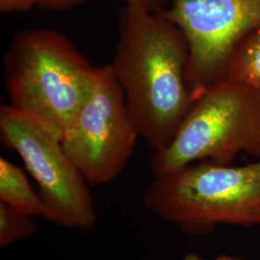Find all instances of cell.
<instances>
[{"label": "cell", "mask_w": 260, "mask_h": 260, "mask_svg": "<svg viewBox=\"0 0 260 260\" xmlns=\"http://www.w3.org/2000/svg\"><path fill=\"white\" fill-rule=\"evenodd\" d=\"M111 66L140 138L164 149L194 102L185 36L163 10L124 5Z\"/></svg>", "instance_id": "cell-1"}, {"label": "cell", "mask_w": 260, "mask_h": 260, "mask_svg": "<svg viewBox=\"0 0 260 260\" xmlns=\"http://www.w3.org/2000/svg\"><path fill=\"white\" fill-rule=\"evenodd\" d=\"M96 68L57 30L19 31L3 57L9 104L62 138L91 92Z\"/></svg>", "instance_id": "cell-2"}, {"label": "cell", "mask_w": 260, "mask_h": 260, "mask_svg": "<svg viewBox=\"0 0 260 260\" xmlns=\"http://www.w3.org/2000/svg\"><path fill=\"white\" fill-rule=\"evenodd\" d=\"M143 204L186 234L205 235L221 224L260 225V159L243 166L201 161L154 177Z\"/></svg>", "instance_id": "cell-3"}, {"label": "cell", "mask_w": 260, "mask_h": 260, "mask_svg": "<svg viewBox=\"0 0 260 260\" xmlns=\"http://www.w3.org/2000/svg\"><path fill=\"white\" fill-rule=\"evenodd\" d=\"M241 153L260 159V94L224 79L196 98L149 169L163 177L201 161L230 165Z\"/></svg>", "instance_id": "cell-4"}, {"label": "cell", "mask_w": 260, "mask_h": 260, "mask_svg": "<svg viewBox=\"0 0 260 260\" xmlns=\"http://www.w3.org/2000/svg\"><path fill=\"white\" fill-rule=\"evenodd\" d=\"M0 136L37 182L44 216L60 226L91 231L96 210L89 184L67 155L61 138L46 123L9 103L0 106Z\"/></svg>", "instance_id": "cell-5"}, {"label": "cell", "mask_w": 260, "mask_h": 260, "mask_svg": "<svg viewBox=\"0 0 260 260\" xmlns=\"http://www.w3.org/2000/svg\"><path fill=\"white\" fill-rule=\"evenodd\" d=\"M139 138L111 64L98 67L91 92L62 135L67 155L89 185H104L126 167Z\"/></svg>", "instance_id": "cell-6"}, {"label": "cell", "mask_w": 260, "mask_h": 260, "mask_svg": "<svg viewBox=\"0 0 260 260\" xmlns=\"http://www.w3.org/2000/svg\"><path fill=\"white\" fill-rule=\"evenodd\" d=\"M162 9L190 49L194 100L224 79L233 50L260 29V0H168Z\"/></svg>", "instance_id": "cell-7"}, {"label": "cell", "mask_w": 260, "mask_h": 260, "mask_svg": "<svg viewBox=\"0 0 260 260\" xmlns=\"http://www.w3.org/2000/svg\"><path fill=\"white\" fill-rule=\"evenodd\" d=\"M0 202L29 216H44L45 205L21 168L0 157Z\"/></svg>", "instance_id": "cell-8"}, {"label": "cell", "mask_w": 260, "mask_h": 260, "mask_svg": "<svg viewBox=\"0 0 260 260\" xmlns=\"http://www.w3.org/2000/svg\"><path fill=\"white\" fill-rule=\"evenodd\" d=\"M224 79L245 85L260 94V29L243 39L235 47Z\"/></svg>", "instance_id": "cell-9"}, {"label": "cell", "mask_w": 260, "mask_h": 260, "mask_svg": "<svg viewBox=\"0 0 260 260\" xmlns=\"http://www.w3.org/2000/svg\"><path fill=\"white\" fill-rule=\"evenodd\" d=\"M31 217L0 202V247L6 248L37 233Z\"/></svg>", "instance_id": "cell-10"}, {"label": "cell", "mask_w": 260, "mask_h": 260, "mask_svg": "<svg viewBox=\"0 0 260 260\" xmlns=\"http://www.w3.org/2000/svg\"><path fill=\"white\" fill-rule=\"evenodd\" d=\"M40 0H0V12L3 14L23 13L37 6Z\"/></svg>", "instance_id": "cell-11"}, {"label": "cell", "mask_w": 260, "mask_h": 260, "mask_svg": "<svg viewBox=\"0 0 260 260\" xmlns=\"http://www.w3.org/2000/svg\"><path fill=\"white\" fill-rule=\"evenodd\" d=\"M83 0H40L39 6L46 9L65 11L75 7Z\"/></svg>", "instance_id": "cell-12"}, {"label": "cell", "mask_w": 260, "mask_h": 260, "mask_svg": "<svg viewBox=\"0 0 260 260\" xmlns=\"http://www.w3.org/2000/svg\"><path fill=\"white\" fill-rule=\"evenodd\" d=\"M124 3V5H138L152 11L162 9V5L168 0H118Z\"/></svg>", "instance_id": "cell-13"}, {"label": "cell", "mask_w": 260, "mask_h": 260, "mask_svg": "<svg viewBox=\"0 0 260 260\" xmlns=\"http://www.w3.org/2000/svg\"><path fill=\"white\" fill-rule=\"evenodd\" d=\"M181 260H206L202 258L198 253L195 252H189L187 253L185 256ZM211 260H241L238 257H235V256H232V255H228V254H222V255H219L218 257L214 258Z\"/></svg>", "instance_id": "cell-14"}]
</instances>
